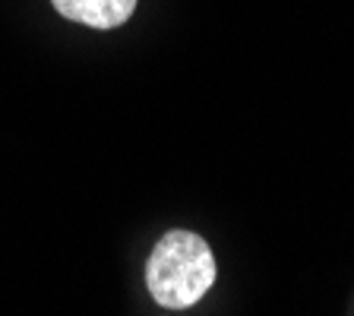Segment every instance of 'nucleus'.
<instances>
[{"label": "nucleus", "mask_w": 354, "mask_h": 316, "mask_svg": "<svg viewBox=\"0 0 354 316\" xmlns=\"http://www.w3.org/2000/svg\"><path fill=\"white\" fill-rule=\"evenodd\" d=\"M215 281V257L193 231H168L152 247L146 263V288L168 310L193 307Z\"/></svg>", "instance_id": "1"}, {"label": "nucleus", "mask_w": 354, "mask_h": 316, "mask_svg": "<svg viewBox=\"0 0 354 316\" xmlns=\"http://www.w3.org/2000/svg\"><path fill=\"white\" fill-rule=\"evenodd\" d=\"M64 19L88 29H118L136 10V0H51Z\"/></svg>", "instance_id": "2"}]
</instances>
